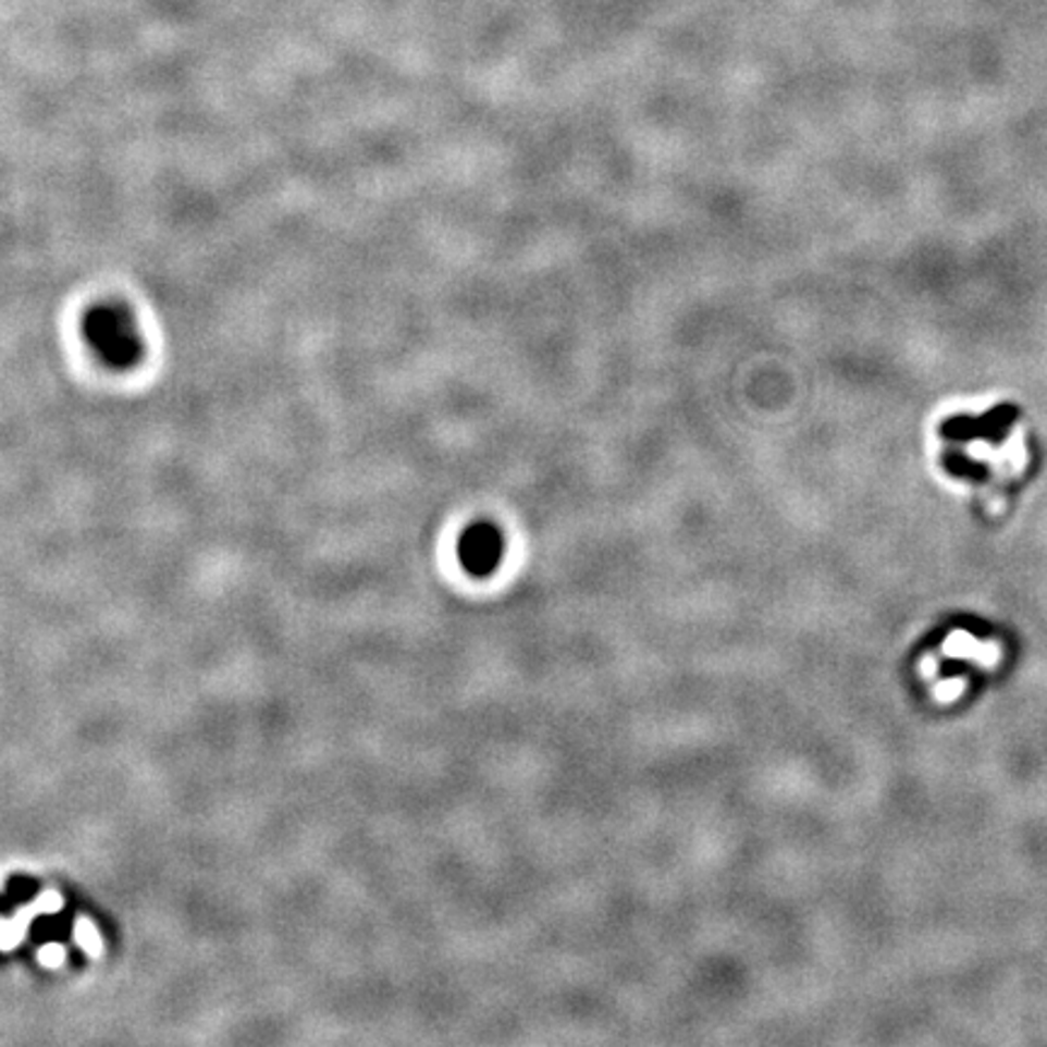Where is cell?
Here are the masks:
<instances>
[{
  "mask_svg": "<svg viewBox=\"0 0 1047 1047\" xmlns=\"http://www.w3.org/2000/svg\"><path fill=\"white\" fill-rule=\"evenodd\" d=\"M37 892V883L35 880H29V878H15L13 883H10V890H8V902H27L32 895Z\"/></svg>",
  "mask_w": 1047,
  "mask_h": 1047,
  "instance_id": "cell-5",
  "label": "cell"
},
{
  "mask_svg": "<svg viewBox=\"0 0 1047 1047\" xmlns=\"http://www.w3.org/2000/svg\"><path fill=\"white\" fill-rule=\"evenodd\" d=\"M20 936H23V932H20V924H0V946H3V948L15 946Z\"/></svg>",
  "mask_w": 1047,
  "mask_h": 1047,
  "instance_id": "cell-7",
  "label": "cell"
},
{
  "mask_svg": "<svg viewBox=\"0 0 1047 1047\" xmlns=\"http://www.w3.org/2000/svg\"><path fill=\"white\" fill-rule=\"evenodd\" d=\"M83 335L93 355L104 367L126 371L144 359V337L130 308L122 304H98L83 318Z\"/></svg>",
  "mask_w": 1047,
  "mask_h": 1047,
  "instance_id": "cell-1",
  "label": "cell"
},
{
  "mask_svg": "<svg viewBox=\"0 0 1047 1047\" xmlns=\"http://www.w3.org/2000/svg\"><path fill=\"white\" fill-rule=\"evenodd\" d=\"M39 907H41V910H45V912H59V910H61V897L53 895V892H47L45 897H41Z\"/></svg>",
  "mask_w": 1047,
  "mask_h": 1047,
  "instance_id": "cell-9",
  "label": "cell"
},
{
  "mask_svg": "<svg viewBox=\"0 0 1047 1047\" xmlns=\"http://www.w3.org/2000/svg\"><path fill=\"white\" fill-rule=\"evenodd\" d=\"M76 932H78L76 936H78V941H81V946H83L85 950H88V953H90V956H98V953H100V948H102V946H100V938H98V932H95V928H93V924H90V922H85V919H83V922H78V926H76Z\"/></svg>",
  "mask_w": 1047,
  "mask_h": 1047,
  "instance_id": "cell-4",
  "label": "cell"
},
{
  "mask_svg": "<svg viewBox=\"0 0 1047 1047\" xmlns=\"http://www.w3.org/2000/svg\"><path fill=\"white\" fill-rule=\"evenodd\" d=\"M960 689H963V681H944V683H938V687H936V693H938V697H941L944 701H948V699L953 701V699L958 697V693H960Z\"/></svg>",
  "mask_w": 1047,
  "mask_h": 1047,
  "instance_id": "cell-8",
  "label": "cell"
},
{
  "mask_svg": "<svg viewBox=\"0 0 1047 1047\" xmlns=\"http://www.w3.org/2000/svg\"><path fill=\"white\" fill-rule=\"evenodd\" d=\"M39 960L49 968H57L63 963V948H59L57 944H49L39 950Z\"/></svg>",
  "mask_w": 1047,
  "mask_h": 1047,
  "instance_id": "cell-6",
  "label": "cell"
},
{
  "mask_svg": "<svg viewBox=\"0 0 1047 1047\" xmlns=\"http://www.w3.org/2000/svg\"><path fill=\"white\" fill-rule=\"evenodd\" d=\"M946 653L956 657H972L982 667H995L999 662V648L995 643H982L968 633H953L946 643Z\"/></svg>",
  "mask_w": 1047,
  "mask_h": 1047,
  "instance_id": "cell-3",
  "label": "cell"
},
{
  "mask_svg": "<svg viewBox=\"0 0 1047 1047\" xmlns=\"http://www.w3.org/2000/svg\"><path fill=\"white\" fill-rule=\"evenodd\" d=\"M502 555H505V537L493 521H473L458 539V561L473 577L493 575L500 568Z\"/></svg>",
  "mask_w": 1047,
  "mask_h": 1047,
  "instance_id": "cell-2",
  "label": "cell"
}]
</instances>
